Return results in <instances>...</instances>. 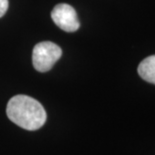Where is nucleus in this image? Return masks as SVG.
Wrapping results in <instances>:
<instances>
[{"mask_svg": "<svg viewBox=\"0 0 155 155\" xmlns=\"http://www.w3.org/2000/svg\"><path fill=\"white\" fill-rule=\"evenodd\" d=\"M51 18L55 24L65 32H75L80 27L75 9L66 3L56 5L51 12Z\"/></svg>", "mask_w": 155, "mask_h": 155, "instance_id": "3", "label": "nucleus"}, {"mask_svg": "<svg viewBox=\"0 0 155 155\" xmlns=\"http://www.w3.org/2000/svg\"><path fill=\"white\" fill-rule=\"evenodd\" d=\"M137 71L143 80L155 84V55L148 56L141 61Z\"/></svg>", "mask_w": 155, "mask_h": 155, "instance_id": "4", "label": "nucleus"}, {"mask_svg": "<svg viewBox=\"0 0 155 155\" xmlns=\"http://www.w3.org/2000/svg\"><path fill=\"white\" fill-rule=\"evenodd\" d=\"M62 50L57 44L51 41H42L37 43L32 52V63L39 72H47L61 57Z\"/></svg>", "mask_w": 155, "mask_h": 155, "instance_id": "2", "label": "nucleus"}, {"mask_svg": "<svg viewBox=\"0 0 155 155\" xmlns=\"http://www.w3.org/2000/svg\"><path fill=\"white\" fill-rule=\"evenodd\" d=\"M9 2L8 0H0V18L5 15V13L8 10Z\"/></svg>", "mask_w": 155, "mask_h": 155, "instance_id": "5", "label": "nucleus"}, {"mask_svg": "<svg viewBox=\"0 0 155 155\" xmlns=\"http://www.w3.org/2000/svg\"><path fill=\"white\" fill-rule=\"evenodd\" d=\"M7 117L17 126L25 130L35 131L43 126L47 114L42 104L27 95H15L6 106Z\"/></svg>", "mask_w": 155, "mask_h": 155, "instance_id": "1", "label": "nucleus"}]
</instances>
